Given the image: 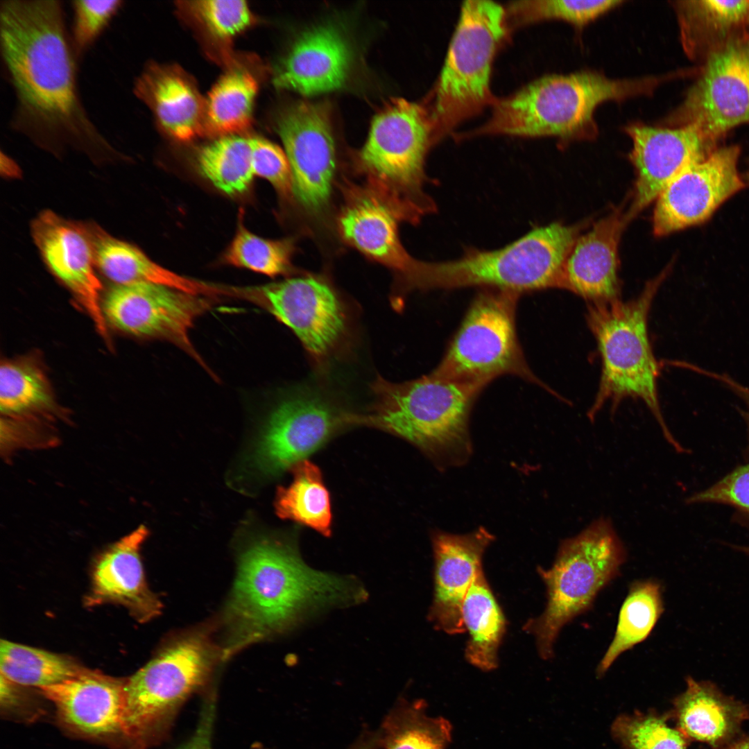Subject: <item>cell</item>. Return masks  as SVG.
Wrapping results in <instances>:
<instances>
[{
	"instance_id": "obj_4",
	"label": "cell",
	"mask_w": 749,
	"mask_h": 749,
	"mask_svg": "<svg viewBox=\"0 0 749 749\" xmlns=\"http://www.w3.org/2000/svg\"><path fill=\"white\" fill-rule=\"evenodd\" d=\"M485 385L438 377L431 372L393 383L377 377L369 413L349 415L350 424L381 429L414 444L438 468L460 466L472 454L469 418Z\"/></svg>"
},
{
	"instance_id": "obj_41",
	"label": "cell",
	"mask_w": 749,
	"mask_h": 749,
	"mask_svg": "<svg viewBox=\"0 0 749 749\" xmlns=\"http://www.w3.org/2000/svg\"><path fill=\"white\" fill-rule=\"evenodd\" d=\"M123 1L76 0L71 2L73 24L70 35L78 58L96 42L123 7Z\"/></svg>"
},
{
	"instance_id": "obj_42",
	"label": "cell",
	"mask_w": 749,
	"mask_h": 749,
	"mask_svg": "<svg viewBox=\"0 0 749 749\" xmlns=\"http://www.w3.org/2000/svg\"><path fill=\"white\" fill-rule=\"evenodd\" d=\"M675 7L680 26L700 24L713 30L724 31L749 20V0L682 1Z\"/></svg>"
},
{
	"instance_id": "obj_16",
	"label": "cell",
	"mask_w": 749,
	"mask_h": 749,
	"mask_svg": "<svg viewBox=\"0 0 749 749\" xmlns=\"http://www.w3.org/2000/svg\"><path fill=\"white\" fill-rule=\"evenodd\" d=\"M739 152L737 146L715 148L673 178L655 200L654 234L662 236L704 223L746 187L738 170Z\"/></svg>"
},
{
	"instance_id": "obj_1",
	"label": "cell",
	"mask_w": 749,
	"mask_h": 749,
	"mask_svg": "<svg viewBox=\"0 0 749 749\" xmlns=\"http://www.w3.org/2000/svg\"><path fill=\"white\" fill-rule=\"evenodd\" d=\"M0 52L15 96L13 130L54 151L71 146L94 156L115 153L82 103L60 1H1Z\"/></svg>"
},
{
	"instance_id": "obj_14",
	"label": "cell",
	"mask_w": 749,
	"mask_h": 749,
	"mask_svg": "<svg viewBox=\"0 0 749 749\" xmlns=\"http://www.w3.org/2000/svg\"><path fill=\"white\" fill-rule=\"evenodd\" d=\"M213 305L212 298L162 285H115L102 302L105 319L128 334L164 339L204 365L189 336L195 320Z\"/></svg>"
},
{
	"instance_id": "obj_36",
	"label": "cell",
	"mask_w": 749,
	"mask_h": 749,
	"mask_svg": "<svg viewBox=\"0 0 749 749\" xmlns=\"http://www.w3.org/2000/svg\"><path fill=\"white\" fill-rule=\"evenodd\" d=\"M50 386L42 370L33 361H2L0 368V408L5 415H18L51 405Z\"/></svg>"
},
{
	"instance_id": "obj_31",
	"label": "cell",
	"mask_w": 749,
	"mask_h": 749,
	"mask_svg": "<svg viewBox=\"0 0 749 749\" xmlns=\"http://www.w3.org/2000/svg\"><path fill=\"white\" fill-rule=\"evenodd\" d=\"M663 612L659 581L650 578L632 582L621 607L613 639L597 666V676L603 675L622 653L644 641Z\"/></svg>"
},
{
	"instance_id": "obj_30",
	"label": "cell",
	"mask_w": 749,
	"mask_h": 749,
	"mask_svg": "<svg viewBox=\"0 0 749 749\" xmlns=\"http://www.w3.org/2000/svg\"><path fill=\"white\" fill-rule=\"evenodd\" d=\"M258 88L250 71L231 64L205 98L203 135L219 138L246 131L252 123Z\"/></svg>"
},
{
	"instance_id": "obj_17",
	"label": "cell",
	"mask_w": 749,
	"mask_h": 749,
	"mask_svg": "<svg viewBox=\"0 0 749 749\" xmlns=\"http://www.w3.org/2000/svg\"><path fill=\"white\" fill-rule=\"evenodd\" d=\"M338 413L322 399L311 395L289 397L271 413L257 444L255 462L266 475H275L305 460L342 424Z\"/></svg>"
},
{
	"instance_id": "obj_50",
	"label": "cell",
	"mask_w": 749,
	"mask_h": 749,
	"mask_svg": "<svg viewBox=\"0 0 749 749\" xmlns=\"http://www.w3.org/2000/svg\"><path fill=\"white\" fill-rule=\"evenodd\" d=\"M731 547L733 548L734 549H736V550L739 551H741V552H743V553H744L746 554L749 555V546L731 545Z\"/></svg>"
},
{
	"instance_id": "obj_20",
	"label": "cell",
	"mask_w": 749,
	"mask_h": 749,
	"mask_svg": "<svg viewBox=\"0 0 749 749\" xmlns=\"http://www.w3.org/2000/svg\"><path fill=\"white\" fill-rule=\"evenodd\" d=\"M494 537L484 527L463 535L433 531L434 589L429 619L449 635L465 632L462 606L476 576L483 570V557Z\"/></svg>"
},
{
	"instance_id": "obj_23",
	"label": "cell",
	"mask_w": 749,
	"mask_h": 749,
	"mask_svg": "<svg viewBox=\"0 0 749 749\" xmlns=\"http://www.w3.org/2000/svg\"><path fill=\"white\" fill-rule=\"evenodd\" d=\"M133 92L167 135L187 141L203 135L205 99L182 69L150 62L136 78Z\"/></svg>"
},
{
	"instance_id": "obj_13",
	"label": "cell",
	"mask_w": 749,
	"mask_h": 749,
	"mask_svg": "<svg viewBox=\"0 0 749 749\" xmlns=\"http://www.w3.org/2000/svg\"><path fill=\"white\" fill-rule=\"evenodd\" d=\"M242 298L261 307L291 329L318 363L325 361L345 335V306L334 289L320 277H294L243 288Z\"/></svg>"
},
{
	"instance_id": "obj_43",
	"label": "cell",
	"mask_w": 749,
	"mask_h": 749,
	"mask_svg": "<svg viewBox=\"0 0 749 749\" xmlns=\"http://www.w3.org/2000/svg\"><path fill=\"white\" fill-rule=\"evenodd\" d=\"M687 503H716L735 510L734 520L749 526V463L737 467L720 481L687 499Z\"/></svg>"
},
{
	"instance_id": "obj_7",
	"label": "cell",
	"mask_w": 749,
	"mask_h": 749,
	"mask_svg": "<svg viewBox=\"0 0 749 749\" xmlns=\"http://www.w3.org/2000/svg\"><path fill=\"white\" fill-rule=\"evenodd\" d=\"M626 557L612 522L600 517L560 542L550 568L537 567L546 588V604L523 629L535 637L543 660L552 658L562 628L592 607L599 593L619 574Z\"/></svg>"
},
{
	"instance_id": "obj_18",
	"label": "cell",
	"mask_w": 749,
	"mask_h": 749,
	"mask_svg": "<svg viewBox=\"0 0 749 749\" xmlns=\"http://www.w3.org/2000/svg\"><path fill=\"white\" fill-rule=\"evenodd\" d=\"M625 131L632 140L630 158L636 173L629 221L656 200L684 169L714 150V144L689 124L669 128L635 123Z\"/></svg>"
},
{
	"instance_id": "obj_49",
	"label": "cell",
	"mask_w": 749,
	"mask_h": 749,
	"mask_svg": "<svg viewBox=\"0 0 749 749\" xmlns=\"http://www.w3.org/2000/svg\"><path fill=\"white\" fill-rule=\"evenodd\" d=\"M727 749H749V737L734 743Z\"/></svg>"
},
{
	"instance_id": "obj_21",
	"label": "cell",
	"mask_w": 749,
	"mask_h": 749,
	"mask_svg": "<svg viewBox=\"0 0 749 749\" xmlns=\"http://www.w3.org/2000/svg\"><path fill=\"white\" fill-rule=\"evenodd\" d=\"M617 208L596 222L575 241L562 268L560 289L590 301L605 304L619 300V244L629 222Z\"/></svg>"
},
{
	"instance_id": "obj_6",
	"label": "cell",
	"mask_w": 749,
	"mask_h": 749,
	"mask_svg": "<svg viewBox=\"0 0 749 749\" xmlns=\"http://www.w3.org/2000/svg\"><path fill=\"white\" fill-rule=\"evenodd\" d=\"M579 231V226L553 223L498 250H472L448 261H417L406 283L411 289L482 286L517 294L560 289L565 260Z\"/></svg>"
},
{
	"instance_id": "obj_32",
	"label": "cell",
	"mask_w": 749,
	"mask_h": 749,
	"mask_svg": "<svg viewBox=\"0 0 749 749\" xmlns=\"http://www.w3.org/2000/svg\"><path fill=\"white\" fill-rule=\"evenodd\" d=\"M291 469L293 481L289 486L277 490L275 505L277 515L311 528L324 536H330V498L320 469L307 460Z\"/></svg>"
},
{
	"instance_id": "obj_19",
	"label": "cell",
	"mask_w": 749,
	"mask_h": 749,
	"mask_svg": "<svg viewBox=\"0 0 749 749\" xmlns=\"http://www.w3.org/2000/svg\"><path fill=\"white\" fill-rule=\"evenodd\" d=\"M33 235L46 264L76 296L99 334L109 341L96 275L92 241L87 225L68 221L51 211L34 221Z\"/></svg>"
},
{
	"instance_id": "obj_2",
	"label": "cell",
	"mask_w": 749,
	"mask_h": 749,
	"mask_svg": "<svg viewBox=\"0 0 749 749\" xmlns=\"http://www.w3.org/2000/svg\"><path fill=\"white\" fill-rule=\"evenodd\" d=\"M365 592L350 578L312 569L286 542L261 538L241 553L225 610V659L254 642L282 633L313 612L356 603Z\"/></svg>"
},
{
	"instance_id": "obj_34",
	"label": "cell",
	"mask_w": 749,
	"mask_h": 749,
	"mask_svg": "<svg viewBox=\"0 0 749 749\" xmlns=\"http://www.w3.org/2000/svg\"><path fill=\"white\" fill-rule=\"evenodd\" d=\"M0 670L1 675L14 684L40 689L74 678L85 669L64 656L1 639Z\"/></svg>"
},
{
	"instance_id": "obj_27",
	"label": "cell",
	"mask_w": 749,
	"mask_h": 749,
	"mask_svg": "<svg viewBox=\"0 0 749 749\" xmlns=\"http://www.w3.org/2000/svg\"><path fill=\"white\" fill-rule=\"evenodd\" d=\"M96 265L118 285L151 283L191 295L216 298L220 286L180 275L157 264L139 249L115 239L96 225H87Z\"/></svg>"
},
{
	"instance_id": "obj_12",
	"label": "cell",
	"mask_w": 749,
	"mask_h": 749,
	"mask_svg": "<svg viewBox=\"0 0 749 749\" xmlns=\"http://www.w3.org/2000/svg\"><path fill=\"white\" fill-rule=\"evenodd\" d=\"M749 121V39H731L711 52L671 126L692 125L710 142Z\"/></svg>"
},
{
	"instance_id": "obj_47",
	"label": "cell",
	"mask_w": 749,
	"mask_h": 749,
	"mask_svg": "<svg viewBox=\"0 0 749 749\" xmlns=\"http://www.w3.org/2000/svg\"><path fill=\"white\" fill-rule=\"evenodd\" d=\"M381 748V736L379 729L377 731L365 730L348 749H379Z\"/></svg>"
},
{
	"instance_id": "obj_26",
	"label": "cell",
	"mask_w": 749,
	"mask_h": 749,
	"mask_svg": "<svg viewBox=\"0 0 749 749\" xmlns=\"http://www.w3.org/2000/svg\"><path fill=\"white\" fill-rule=\"evenodd\" d=\"M148 533L141 525L100 556L94 569L89 598L92 603H120L140 622L159 615L162 606L147 585L139 555Z\"/></svg>"
},
{
	"instance_id": "obj_15",
	"label": "cell",
	"mask_w": 749,
	"mask_h": 749,
	"mask_svg": "<svg viewBox=\"0 0 749 749\" xmlns=\"http://www.w3.org/2000/svg\"><path fill=\"white\" fill-rule=\"evenodd\" d=\"M276 128L289 160L293 194L307 212L320 213L329 200L336 171L329 107L297 102L280 112Z\"/></svg>"
},
{
	"instance_id": "obj_37",
	"label": "cell",
	"mask_w": 749,
	"mask_h": 749,
	"mask_svg": "<svg viewBox=\"0 0 749 749\" xmlns=\"http://www.w3.org/2000/svg\"><path fill=\"white\" fill-rule=\"evenodd\" d=\"M293 251V243L290 239H264L240 225L225 259L232 266L275 277L291 270Z\"/></svg>"
},
{
	"instance_id": "obj_5",
	"label": "cell",
	"mask_w": 749,
	"mask_h": 749,
	"mask_svg": "<svg viewBox=\"0 0 749 749\" xmlns=\"http://www.w3.org/2000/svg\"><path fill=\"white\" fill-rule=\"evenodd\" d=\"M666 268L649 281L635 299L590 304L587 321L597 342L602 369L595 400L588 411L593 421L610 402L612 411L627 397L641 399L654 415L664 438L678 452L685 449L670 432L659 402V364L648 333V320L653 299L668 274Z\"/></svg>"
},
{
	"instance_id": "obj_29",
	"label": "cell",
	"mask_w": 749,
	"mask_h": 749,
	"mask_svg": "<svg viewBox=\"0 0 749 749\" xmlns=\"http://www.w3.org/2000/svg\"><path fill=\"white\" fill-rule=\"evenodd\" d=\"M462 617L469 633L465 650L467 661L484 671L494 669L506 631V619L483 570L476 576L465 595Z\"/></svg>"
},
{
	"instance_id": "obj_11",
	"label": "cell",
	"mask_w": 749,
	"mask_h": 749,
	"mask_svg": "<svg viewBox=\"0 0 749 749\" xmlns=\"http://www.w3.org/2000/svg\"><path fill=\"white\" fill-rule=\"evenodd\" d=\"M519 295L494 289L479 293L431 373L485 386L499 376L513 374L548 388L529 369L517 338L515 310Z\"/></svg>"
},
{
	"instance_id": "obj_45",
	"label": "cell",
	"mask_w": 749,
	"mask_h": 749,
	"mask_svg": "<svg viewBox=\"0 0 749 749\" xmlns=\"http://www.w3.org/2000/svg\"><path fill=\"white\" fill-rule=\"evenodd\" d=\"M691 369L698 372L700 374H703L705 376L709 377L712 379H714L722 383L728 389L731 390L737 396H738L744 404V408L740 409L739 412L742 417L743 418L748 431V446L746 449V456L749 459V388L742 385L734 379L731 378L726 374H718L712 371L707 370L705 369L695 367L692 365Z\"/></svg>"
},
{
	"instance_id": "obj_38",
	"label": "cell",
	"mask_w": 749,
	"mask_h": 749,
	"mask_svg": "<svg viewBox=\"0 0 749 749\" xmlns=\"http://www.w3.org/2000/svg\"><path fill=\"white\" fill-rule=\"evenodd\" d=\"M623 3L617 0H527L510 3L507 22L522 25L545 19H559L582 29Z\"/></svg>"
},
{
	"instance_id": "obj_10",
	"label": "cell",
	"mask_w": 749,
	"mask_h": 749,
	"mask_svg": "<svg viewBox=\"0 0 749 749\" xmlns=\"http://www.w3.org/2000/svg\"><path fill=\"white\" fill-rule=\"evenodd\" d=\"M433 142L431 114L417 103L394 98L374 117L357 155L381 196L411 219L433 207L422 191L425 157Z\"/></svg>"
},
{
	"instance_id": "obj_25",
	"label": "cell",
	"mask_w": 749,
	"mask_h": 749,
	"mask_svg": "<svg viewBox=\"0 0 749 749\" xmlns=\"http://www.w3.org/2000/svg\"><path fill=\"white\" fill-rule=\"evenodd\" d=\"M401 214L381 195L353 188L339 216V230L349 243L404 277L416 261L406 252L398 236Z\"/></svg>"
},
{
	"instance_id": "obj_28",
	"label": "cell",
	"mask_w": 749,
	"mask_h": 749,
	"mask_svg": "<svg viewBox=\"0 0 749 749\" xmlns=\"http://www.w3.org/2000/svg\"><path fill=\"white\" fill-rule=\"evenodd\" d=\"M687 689L674 700L677 729L687 738L718 747L738 732L749 709L723 695L710 682L686 678Z\"/></svg>"
},
{
	"instance_id": "obj_51",
	"label": "cell",
	"mask_w": 749,
	"mask_h": 749,
	"mask_svg": "<svg viewBox=\"0 0 749 749\" xmlns=\"http://www.w3.org/2000/svg\"><path fill=\"white\" fill-rule=\"evenodd\" d=\"M744 179H745L746 182L749 184V167H748V170L746 172V178Z\"/></svg>"
},
{
	"instance_id": "obj_22",
	"label": "cell",
	"mask_w": 749,
	"mask_h": 749,
	"mask_svg": "<svg viewBox=\"0 0 749 749\" xmlns=\"http://www.w3.org/2000/svg\"><path fill=\"white\" fill-rule=\"evenodd\" d=\"M352 61L347 40L333 26L303 33L278 64L273 78L278 89L313 95L341 88Z\"/></svg>"
},
{
	"instance_id": "obj_35",
	"label": "cell",
	"mask_w": 749,
	"mask_h": 749,
	"mask_svg": "<svg viewBox=\"0 0 749 749\" xmlns=\"http://www.w3.org/2000/svg\"><path fill=\"white\" fill-rule=\"evenodd\" d=\"M197 162L201 173L217 189L230 195L241 193L254 176L250 137L217 138L200 150Z\"/></svg>"
},
{
	"instance_id": "obj_44",
	"label": "cell",
	"mask_w": 749,
	"mask_h": 749,
	"mask_svg": "<svg viewBox=\"0 0 749 749\" xmlns=\"http://www.w3.org/2000/svg\"><path fill=\"white\" fill-rule=\"evenodd\" d=\"M251 162L254 175L267 180L284 196L292 191L291 172L282 148L264 138L250 137Z\"/></svg>"
},
{
	"instance_id": "obj_8",
	"label": "cell",
	"mask_w": 749,
	"mask_h": 749,
	"mask_svg": "<svg viewBox=\"0 0 749 749\" xmlns=\"http://www.w3.org/2000/svg\"><path fill=\"white\" fill-rule=\"evenodd\" d=\"M506 10L491 1H464L441 71L431 117L435 141L494 103L490 79L508 28Z\"/></svg>"
},
{
	"instance_id": "obj_48",
	"label": "cell",
	"mask_w": 749,
	"mask_h": 749,
	"mask_svg": "<svg viewBox=\"0 0 749 749\" xmlns=\"http://www.w3.org/2000/svg\"><path fill=\"white\" fill-rule=\"evenodd\" d=\"M1 171L7 176L16 177L20 173L17 165L8 155L1 154Z\"/></svg>"
},
{
	"instance_id": "obj_24",
	"label": "cell",
	"mask_w": 749,
	"mask_h": 749,
	"mask_svg": "<svg viewBox=\"0 0 749 749\" xmlns=\"http://www.w3.org/2000/svg\"><path fill=\"white\" fill-rule=\"evenodd\" d=\"M126 681L85 670L62 682L40 688L62 719L92 735L123 732Z\"/></svg>"
},
{
	"instance_id": "obj_33",
	"label": "cell",
	"mask_w": 749,
	"mask_h": 749,
	"mask_svg": "<svg viewBox=\"0 0 749 749\" xmlns=\"http://www.w3.org/2000/svg\"><path fill=\"white\" fill-rule=\"evenodd\" d=\"M423 700L399 699L379 730L383 749H446L451 739L450 722L429 716Z\"/></svg>"
},
{
	"instance_id": "obj_3",
	"label": "cell",
	"mask_w": 749,
	"mask_h": 749,
	"mask_svg": "<svg viewBox=\"0 0 749 749\" xmlns=\"http://www.w3.org/2000/svg\"><path fill=\"white\" fill-rule=\"evenodd\" d=\"M666 79H615L593 71L549 75L495 100L491 117L474 133L592 139L598 135L594 112L599 105L650 95Z\"/></svg>"
},
{
	"instance_id": "obj_46",
	"label": "cell",
	"mask_w": 749,
	"mask_h": 749,
	"mask_svg": "<svg viewBox=\"0 0 749 749\" xmlns=\"http://www.w3.org/2000/svg\"><path fill=\"white\" fill-rule=\"evenodd\" d=\"M215 705H205L198 728L191 739L180 749H211Z\"/></svg>"
},
{
	"instance_id": "obj_9",
	"label": "cell",
	"mask_w": 749,
	"mask_h": 749,
	"mask_svg": "<svg viewBox=\"0 0 749 749\" xmlns=\"http://www.w3.org/2000/svg\"><path fill=\"white\" fill-rule=\"evenodd\" d=\"M218 655L203 628L166 644L125 682L123 733L144 746L165 733L180 706L206 682Z\"/></svg>"
},
{
	"instance_id": "obj_39",
	"label": "cell",
	"mask_w": 749,
	"mask_h": 749,
	"mask_svg": "<svg viewBox=\"0 0 749 749\" xmlns=\"http://www.w3.org/2000/svg\"><path fill=\"white\" fill-rule=\"evenodd\" d=\"M178 7L207 37L222 44H228L255 21L244 1H189L181 2Z\"/></svg>"
},
{
	"instance_id": "obj_40",
	"label": "cell",
	"mask_w": 749,
	"mask_h": 749,
	"mask_svg": "<svg viewBox=\"0 0 749 749\" xmlns=\"http://www.w3.org/2000/svg\"><path fill=\"white\" fill-rule=\"evenodd\" d=\"M614 738L627 749H686V737L655 714L635 712L619 716L612 726Z\"/></svg>"
}]
</instances>
